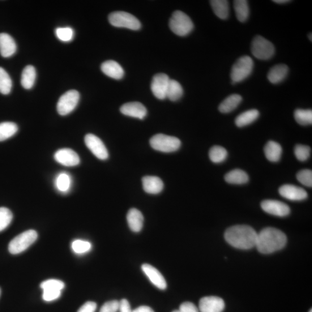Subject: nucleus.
<instances>
[{"mask_svg": "<svg viewBox=\"0 0 312 312\" xmlns=\"http://www.w3.org/2000/svg\"><path fill=\"white\" fill-rule=\"evenodd\" d=\"M259 116L260 113L258 110L255 109L248 110L239 115L235 122L237 127H243L254 122Z\"/></svg>", "mask_w": 312, "mask_h": 312, "instance_id": "25", "label": "nucleus"}, {"mask_svg": "<svg viewBox=\"0 0 312 312\" xmlns=\"http://www.w3.org/2000/svg\"><path fill=\"white\" fill-rule=\"evenodd\" d=\"M297 180L306 187L312 186V172L310 169H303L297 174Z\"/></svg>", "mask_w": 312, "mask_h": 312, "instance_id": "41", "label": "nucleus"}, {"mask_svg": "<svg viewBox=\"0 0 312 312\" xmlns=\"http://www.w3.org/2000/svg\"><path fill=\"white\" fill-rule=\"evenodd\" d=\"M309 312H312V310H311V309L309 310Z\"/></svg>", "mask_w": 312, "mask_h": 312, "instance_id": "51", "label": "nucleus"}, {"mask_svg": "<svg viewBox=\"0 0 312 312\" xmlns=\"http://www.w3.org/2000/svg\"><path fill=\"white\" fill-rule=\"evenodd\" d=\"M279 192L281 196L291 201H302L307 197V194L304 189L292 185H285L281 186Z\"/></svg>", "mask_w": 312, "mask_h": 312, "instance_id": "15", "label": "nucleus"}, {"mask_svg": "<svg viewBox=\"0 0 312 312\" xmlns=\"http://www.w3.org/2000/svg\"><path fill=\"white\" fill-rule=\"evenodd\" d=\"M294 154L298 160L305 161L309 159L310 149L306 145H297L295 147Z\"/></svg>", "mask_w": 312, "mask_h": 312, "instance_id": "40", "label": "nucleus"}, {"mask_svg": "<svg viewBox=\"0 0 312 312\" xmlns=\"http://www.w3.org/2000/svg\"><path fill=\"white\" fill-rule=\"evenodd\" d=\"M169 80L168 76L163 73L154 76L151 83V90L154 96L158 99L164 100L166 98Z\"/></svg>", "mask_w": 312, "mask_h": 312, "instance_id": "12", "label": "nucleus"}, {"mask_svg": "<svg viewBox=\"0 0 312 312\" xmlns=\"http://www.w3.org/2000/svg\"><path fill=\"white\" fill-rule=\"evenodd\" d=\"M142 269L145 274L156 288L160 290L166 289V286H167L166 280L164 276L156 268L150 264H144L142 266Z\"/></svg>", "mask_w": 312, "mask_h": 312, "instance_id": "17", "label": "nucleus"}, {"mask_svg": "<svg viewBox=\"0 0 312 312\" xmlns=\"http://www.w3.org/2000/svg\"><path fill=\"white\" fill-rule=\"evenodd\" d=\"M12 88V82L9 74L0 67V93L4 95H9Z\"/></svg>", "mask_w": 312, "mask_h": 312, "instance_id": "33", "label": "nucleus"}, {"mask_svg": "<svg viewBox=\"0 0 312 312\" xmlns=\"http://www.w3.org/2000/svg\"><path fill=\"white\" fill-rule=\"evenodd\" d=\"M144 216L138 209L132 208L128 212L127 220L132 232H140L143 228Z\"/></svg>", "mask_w": 312, "mask_h": 312, "instance_id": "21", "label": "nucleus"}, {"mask_svg": "<svg viewBox=\"0 0 312 312\" xmlns=\"http://www.w3.org/2000/svg\"><path fill=\"white\" fill-rule=\"evenodd\" d=\"M84 143L90 151L98 159L105 160L108 159L109 153L102 141L95 135L88 134L84 137Z\"/></svg>", "mask_w": 312, "mask_h": 312, "instance_id": "10", "label": "nucleus"}, {"mask_svg": "<svg viewBox=\"0 0 312 312\" xmlns=\"http://www.w3.org/2000/svg\"><path fill=\"white\" fill-rule=\"evenodd\" d=\"M225 181L234 185H242L249 181V176L242 169H235L225 175Z\"/></svg>", "mask_w": 312, "mask_h": 312, "instance_id": "27", "label": "nucleus"}, {"mask_svg": "<svg viewBox=\"0 0 312 312\" xmlns=\"http://www.w3.org/2000/svg\"><path fill=\"white\" fill-rule=\"evenodd\" d=\"M120 110L126 116L139 119H144L147 115L146 107L138 102H128L123 104Z\"/></svg>", "mask_w": 312, "mask_h": 312, "instance_id": "16", "label": "nucleus"}, {"mask_svg": "<svg viewBox=\"0 0 312 312\" xmlns=\"http://www.w3.org/2000/svg\"><path fill=\"white\" fill-rule=\"evenodd\" d=\"M18 131V127L14 122L0 123V142L6 140L15 135Z\"/></svg>", "mask_w": 312, "mask_h": 312, "instance_id": "32", "label": "nucleus"}, {"mask_svg": "<svg viewBox=\"0 0 312 312\" xmlns=\"http://www.w3.org/2000/svg\"><path fill=\"white\" fill-rule=\"evenodd\" d=\"M119 310L120 312H132L130 303L126 299L119 302Z\"/></svg>", "mask_w": 312, "mask_h": 312, "instance_id": "46", "label": "nucleus"}, {"mask_svg": "<svg viewBox=\"0 0 312 312\" xmlns=\"http://www.w3.org/2000/svg\"><path fill=\"white\" fill-rule=\"evenodd\" d=\"M38 238V234L35 230H30L18 235L12 239L8 246V250L12 254L22 253L35 242Z\"/></svg>", "mask_w": 312, "mask_h": 312, "instance_id": "6", "label": "nucleus"}, {"mask_svg": "<svg viewBox=\"0 0 312 312\" xmlns=\"http://www.w3.org/2000/svg\"><path fill=\"white\" fill-rule=\"evenodd\" d=\"M55 34L60 41L69 42L73 40L75 33L70 27H58L55 30Z\"/></svg>", "mask_w": 312, "mask_h": 312, "instance_id": "36", "label": "nucleus"}, {"mask_svg": "<svg viewBox=\"0 0 312 312\" xmlns=\"http://www.w3.org/2000/svg\"><path fill=\"white\" fill-rule=\"evenodd\" d=\"M263 210L269 214L285 217L290 214V209L287 204L277 200H264L261 204Z\"/></svg>", "mask_w": 312, "mask_h": 312, "instance_id": "11", "label": "nucleus"}, {"mask_svg": "<svg viewBox=\"0 0 312 312\" xmlns=\"http://www.w3.org/2000/svg\"><path fill=\"white\" fill-rule=\"evenodd\" d=\"M213 12L218 18L225 20L229 18L230 7L226 0H212L210 2Z\"/></svg>", "mask_w": 312, "mask_h": 312, "instance_id": "28", "label": "nucleus"}, {"mask_svg": "<svg viewBox=\"0 0 312 312\" xmlns=\"http://www.w3.org/2000/svg\"><path fill=\"white\" fill-rule=\"evenodd\" d=\"M97 304L95 302L88 301L81 306L77 312H95Z\"/></svg>", "mask_w": 312, "mask_h": 312, "instance_id": "45", "label": "nucleus"}, {"mask_svg": "<svg viewBox=\"0 0 312 312\" xmlns=\"http://www.w3.org/2000/svg\"><path fill=\"white\" fill-rule=\"evenodd\" d=\"M242 101V97L237 94L230 95L221 102L219 106V110L223 114L232 112L241 103Z\"/></svg>", "mask_w": 312, "mask_h": 312, "instance_id": "24", "label": "nucleus"}, {"mask_svg": "<svg viewBox=\"0 0 312 312\" xmlns=\"http://www.w3.org/2000/svg\"><path fill=\"white\" fill-rule=\"evenodd\" d=\"M273 2L279 4H283L288 3L290 2V1H288V0H273Z\"/></svg>", "mask_w": 312, "mask_h": 312, "instance_id": "48", "label": "nucleus"}, {"mask_svg": "<svg viewBox=\"0 0 312 312\" xmlns=\"http://www.w3.org/2000/svg\"><path fill=\"white\" fill-rule=\"evenodd\" d=\"M109 22L113 26L126 28L132 31H138L141 27L139 20L134 15L123 11L111 13L108 17Z\"/></svg>", "mask_w": 312, "mask_h": 312, "instance_id": "7", "label": "nucleus"}, {"mask_svg": "<svg viewBox=\"0 0 312 312\" xmlns=\"http://www.w3.org/2000/svg\"><path fill=\"white\" fill-rule=\"evenodd\" d=\"M294 118L299 125H311L312 124V110L311 109H298L295 110Z\"/></svg>", "mask_w": 312, "mask_h": 312, "instance_id": "34", "label": "nucleus"}, {"mask_svg": "<svg viewBox=\"0 0 312 312\" xmlns=\"http://www.w3.org/2000/svg\"><path fill=\"white\" fill-rule=\"evenodd\" d=\"M234 8L239 22H245L250 14L248 2L246 0H236L234 2Z\"/></svg>", "mask_w": 312, "mask_h": 312, "instance_id": "30", "label": "nucleus"}, {"mask_svg": "<svg viewBox=\"0 0 312 312\" xmlns=\"http://www.w3.org/2000/svg\"><path fill=\"white\" fill-rule=\"evenodd\" d=\"M36 68L33 66H27L24 68L22 76H21V84L25 89H31L35 83L36 79Z\"/></svg>", "mask_w": 312, "mask_h": 312, "instance_id": "29", "label": "nucleus"}, {"mask_svg": "<svg viewBox=\"0 0 312 312\" xmlns=\"http://www.w3.org/2000/svg\"><path fill=\"white\" fill-rule=\"evenodd\" d=\"M119 301L113 300L104 303L100 312H117L119 310Z\"/></svg>", "mask_w": 312, "mask_h": 312, "instance_id": "43", "label": "nucleus"}, {"mask_svg": "<svg viewBox=\"0 0 312 312\" xmlns=\"http://www.w3.org/2000/svg\"><path fill=\"white\" fill-rule=\"evenodd\" d=\"M72 183L71 175L67 173H59L55 178L54 186L60 193L66 194L69 192L71 189Z\"/></svg>", "mask_w": 312, "mask_h": 312, "instance_id": "23", "label": "nucleus"}, {"mask_svg": "<svg viewBox=\"0 0 312 312\" xmlns=\"http://www.w3.org/2000/svg\"><path fill=\"white\" fill-rule=\"evenodd\" d=\"M180 312H199L198 307L194 303L190 302H186L182 303L179 307Z\"/></svg>", "mask_w": 312, "mask_h": 312, "instance_id": "44", "label": "nucleus"}, {"mask_svg": "<svg viewBox=\"0 0 312 312\" xmlns=\"http://www.w3.org/2000/svg\"><path fill=\"white\" fill-rule=\"evenodd\" d=\"M132 312H155L151 307L147 306H141L134 309Z\"/></svg>", "mask_w": 312, "mask_h": 312, "instance_id": "47", "label": "nucleus"}, {"mask_svg": "<svg viewBox=\"0 0 312 312\" xmlns=\"http://www.w3.org/2000/svg\"><path fill=\"white\" fill-rule=\"evenodd\" d=\"M264 153L269 161L277 162L280 159L282 148L280 145L275 141H269L265 146Z\"/></svg>", "mask_w": 312, "mask_h": 312, "instance_id": "26", "label": "nucleus"}, {"mask_svg": "<svg viewBox=\"0 0 312 312\" xmlns=\"http://www.w3.org/2000/svg\"><path fill=\"white\" fill-rule=\"evenodd\" d=\"M150 145L153 149L163 153L176 152L181 146V140L175 136L159 134L152 136Z\"/></svg>", "mask_w": 312, "mask_h": 312, "instance_id": "5", "label": "nucleus"}, {"mask_svg": "<svg viewBox=\"0 0 312 312\" xmlns=\"http://www.w3.org/2000/svg\"><path fill=\"white\" fill-rule=\"evenodd\" d=\"M12 219L13 214L9 209L5 207L0 208V232L10 225Z\"/></svg>", "mask_w": 312, "mask_h": 312, "instance_id": "37", "label": "nucleus"}, {"mask_svg": "<svg viewBox=\"0 0 312 312\" xmlns=\"http://www.w3.org/2000/svg\"><path fill=\"white\" fill-rule=\"evenodd\" d=\"M254 68L253 59L248 55H244L239 58L235 63L231 72V78L233 83L242 82L249 77Z\"/></svg>", "mask_w": 312, "mask_h": 312, "instance_id": "4", "label": "nucleus"}, {"mask_svg": "<svg viewBox=\"0 0 312 312\" xmlns=\"http://www.w3.org/2000/svg\"><path fill=\"white\" fill-rule=\"evenodd\" d=\"M169 25L172 31L181 37L189 35L194 29V24L190 17L181 11L173 13Z\"/></svg>", "mask_w": 312, "mask_h": 312, "instance_id": "3", "label": "nucleus"}, {"mask_svg": "<svg viewBox=\"0 0 312 312\" xmlns=\"http://www.w3.org/2000/svg\"><path fill=\"white\" fill-rule=\"evenodd\" d=\"M251 52L256 58L268 61L274 55L275 49L270 41L262 36H258L251 42Z\"/></svg>", "mask_w": 312, "mask_h": 312, "instance_id": "8", "label": "nucleus"}, {"mask_svg": "<svg viewBox=\"0 0 312 312\" xmlns=\"http://www.w3.org/2000/svg\"><path fill=\"white\" fill-rule=\"evenodd\" d=\"M287 237L281 231L272 228H267L258 234L256 247L260 253L265 254L274 253L286 246Z\"/></svg>", "mask_w": 312, "mask_h": 312, "instance_id": "2", "label": "nucleus"}, {"mask_svg": "<svg viewBox=\"0 0 312 312\" xmlns=\"http://www.w3.org/2000/svg\"><path fill=\"white\" fill-rule=\"evenodd\" d=\"M183 95V89L181 84L178 81L170 79L167 91L166 93V98L172 101H177L181 99Z\"/></svg>", "mask_w": 312, "mask_h": 312, "instance_id": "31", "label": "nucleus"}, {"mask_svg": "<svg viewBox=\"0 0 312 312\" xmlns=\"http://www.w3.org/2000/svg\"><path fill=\"white\" fill-rule=\"evenodd\" d=\"M228 153L226 149L220 146L213 147L209 151V156L214 163H221L228 157Z\"/></svg>", "mask_w": 312, "mask_h": 312, "instance_id": "35", "label": "nucleus"}, {"mask_svg": "<svg viewBox=\"0 0 312 312\" xmlns=\"http://www.w3.org/2000/svg\"><path fill=\"white\" fill-rule=\"evenodd\" d=\"M224 307L225 303L223 299L216 296L203 297L199 302L201 312H222Z\"/></svg>", "mask_w": 312, "mask_h": 312, "instance_id": "14", "label": "nucleus"}, {"mask_svg": "<svg viewBox=\"0 0 312 312\" xmlns=\"http://www.w3.org/2000/svg\"><path fill=\"white\" fill-rule=\"evenodd\" d=\"M173 312H180L179 310H174Z\"/></svg>", "mask_w": 312, "mask_h": 312, "instance_id": "50", "label": "nucleus"}, {"mask_svg": "<svg viewBox=\"0 0 312 312\" xmlns=\"http://www.w3.org/2000/svg\"><path fill=\"white\" fill-rule=\"evenodd\" d=\"M80 100V94L75 90H70L63 95L57 104V110L59 115L66 116L73 111Z\"/></svg>", "mask_w": 312, "mask_h": 312, "instance_id": "9", "label": "nucleus"}, {"mask_svg": "<svg viewBox=\"0 0 312 312\" xmlns=\"http://www.w3.org/2000/svg\"><path fill=\"white\" fill-rule=\"evenodd\" d=\"M101 69L106 76L117 80L121 79L125 75L122 67L114 61H106L102 63Z\"/></svg>", "mask_w": 312, "mask_h": 312, "instance_id": "20", "label": "nucleus"}, {"mask_svg": "<svg viewBox=\"0 0 312 312\" xmlns=\"http://www.w3.org/2000/svg\"><path fill=\"white\" fill-rule=\"evenodd\" d=\"M42 290L62 291L65 287L64 282L58 279H49L42 282L40 285Z\"/></svg>", "mask_w": 312, "mask_h": 312, "instance_id": "39", "label": "nucleus"}, {"mask_svg": "<svg viewBox=\"0 0 312 312\" xmlns=\"http://www.w3.org/2000/svg\"><path fill=\"white\" fill-rule=\"evenodd\" d=\"M309 38L310 41H311V34H309Z\"/></svg>", "mask_w": 312, "mask_h": 312, "instance_id": "49", "label": "nucleus"}, {"mask_svg": "<svg viewBox=\"0 0 312 312\" xmlns=\"http://www.w3.org/2000/svg\"><path fill=\"white\" fill-rule=\"evenodd\" d=\"M144 190L151 194H157L164 189V183L157 177L146 176L142 179Z\"/></svg>", "mask_w": 312, "mask_h": 312, "instance_id": "19", "label": "nucleus"}, {"mask_svg": "<svg viewBox=\"0 0 312 312\" xmlns=\"http://www.w3.org/2000/svg\"><path fill=\"white\" fill-rule=\"evenodd\" d=\"M55 161L66 166H75L80 164V157L74 151L71 149H59L54 153Z\"/></svg>", "mask_w": 312, "mask_h": 312, "instance_id": "13", "label": "nucleus"}, {"mask_svg": "<svg viewBox=\"0 0 312 312\" xmlns=\"http://www.w3.org/2000/svg\"><path fill=\"white\" fill-rule=\"evenodd\" d=\"M289 68L285 65H278L272 67L268 73L267 78L272 84H277L284 80L287 77Z\"/></svg>", "mask_w": 312, "mask_h": 312, "instance_id": "22", "label": "nucleus"}, {"mask_svg": "<svg viewBox=\"0 0 312 312\" xmlns=\"http://www.w3.org/2000/svg\"><path fill=\"white\" fill-rule=\"evenodd\" d=\"M71 247L75 253L82 254L91 250L92 245L91 242L78 239L72 242Z\"/></svg>", "mask_w": 312, "mask_h": 312, "instance_id": "38", "label": "nucleus"}, {"mask_svg": "<svg viewBox=\"0 0 312 312\" xmlns=\"http://www.w3.org/2000/svg\"><path fill=\"white\" fill-rule=\"evenodd\" d=\"M258 233L250 226L237 225L231 226L225 231V241L234 247L248 250L256 246Z\"/></svg>", "mask_w": 312, "mask_h": 312, "instance_id": "1", "label": "nucleus"}, {"mask_svg": "<svg viewBox=\"0 0 312 312\" xmlns=\"http://www.w3.org/2000/svg\"><path fill=\"white\" fill-rule=\"evenodd\" d=\"M62 291L59 290H44L42 294V299L46 302H52L61 297Z\"/></svg>", "mask_w": 312, "mask_h": 312, "instance_id": "42", "label": "nucleus"}, {"mask_svg": "<svg viewBox=\"0 0 312 312\" xmlns=\"http://www.w3.org/2000/svg\"><path fill=\"white\" fill-rule=\"evenodd\" d=\"M17 50V46L14 38L7 33L0 34V54L3 58L12 56Z\"/></svg>", "mask_w": 312, "mask_h": 312, "instance_id": "18", "label": "nucleus"}]
</instances>
